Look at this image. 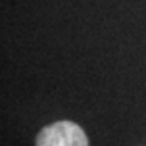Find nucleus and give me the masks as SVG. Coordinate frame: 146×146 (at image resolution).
<instances>
[{"instance_id":"obj_1","label":"nucleus","mask_w":146,"mask_h":146,"mask_svg":"<svg viewBox=\"0 0 146 146\" xmlns=\"http://www.w3.org/2000/svg\"><path fill=\"white\" fill-rule=\"evenodd\" d=\"M36 146H89V143L78 123L62 120L44 127L36 138Z\"/></svg>"}]
</instances>
